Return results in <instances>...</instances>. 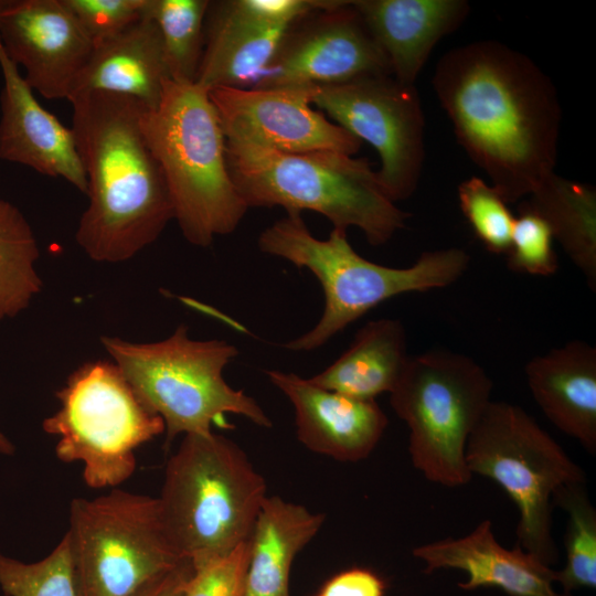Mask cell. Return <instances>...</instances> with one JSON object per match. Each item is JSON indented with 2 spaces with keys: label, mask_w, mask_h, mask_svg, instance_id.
Instances as JSON below:
<instances>
[{
  "label": "cell",
  "mask_w": 596,
  "mask_h": 596,
  "mask_svg": "<svg viewBox=\"0 0 596 596\" xmlns=\"http://www.w3.org/2000/svg\"><path fill=\"white\" fill-rule=\"evenodd\" d=\"M140 126L183 237L207 247L216 236L232 234L248 207L228 172L225 136L209 91L167 79L159 104L143 109Z\"/></svg>",
  "instance_id": "obj_5"
},
{
  "label": "cell",
  "mask_w": 596,
  "mask_h": 596,
  "mask_svg": "<svg viewBox=\"0 0 596 596\" xmlns=\"http://www.w3.org/2000/svg\"><path fill=\"white\" fill-rule=\"evenodd\" d=\"M525 376L546 418L595 455L596 348L570 341L530 360Z\"/></svg>",
  "instance_id": "obj_20"
},
{
  "label": "cell",
  "mask_w": 596,
  "mask_h": 596,
  "mask_svg": "<svg viewBox=\"0 0 596 596\" xmlns=\"http://www.w3.org/2000/svg\"><path fill=\"white\" fill-rule=\"evenodd\" d=\"M466 465L499 485L519 511L520 547L551 566L558 560L552 535V498L563 485L585 482L574 462L522 407L490 401L467 441Z\"/></svg>",
  "instance_id": "obj_9"
},
{
  "label": "cell",
  "mask_w": 596,
  "mask_h": 596,
  "mask_svg": "<svg viewBox=\"0 0 596 596\" xmlns=\"http://www.w3.org/2000/svg\"><path fill=\"white\" fill-rule=\"evenodd\" d=\"M93 43L109 39L141 19L147 0H63Z\"/></svg>",
  "instance_id": "obj_33"
},
{
  "label": "cell",
  "mask_w": 596,
  "mask_h": 596,
  "mask_svg": "<svg viewBox=\"0 0 596 596\" xmlns=\"http://www.w3.org/2000/svg\"><path fill=\"white\" fill-rule=\"evenodd\" d=\"M549 224L553 237L596 288V191L588 184L546 175L524 200Z\"/></svg>",
  "instance_id": "obj_25"
},
{
  "label": "cell",
  "mask_w": 596,
  "mask_h": 596,
  "mask_svg": "<svg viewBox=\"0 0 596 596\" xmlns=\"http://www.w3.org/2000/svg\"><path fill=\"white\" fill-rule=\"evenodd\" d=\"M386 584L375 572L364 567H352L330 577L320 587L317 596H384Z\"/></svg>",
  "instance_id": "obj_34"
},
{
  "label": "cell",
  "mask_w": 596,
  "mask_h": 596,
  "mask_svg": "<svg viewBox=\"0 0 596 596\" xmlns=\"http://www.w3.org/2000/svg\"><path fill=\"white\" fill-rule=\"evenodd\" d=\"M267 486L246 453L213 432L184 435L157 497L164 530L193 568L249 539Z\"/></svg>",
  "instance_id": "obj_6"
},
{
  "label": "cell",
  "mask_w": 596,
  "mask_h": 596,
  "mask_svg": "<svg viewBox=\"0 0 596 596\" xmlns=\"http://www.w3.org/2000/svg\"><path fill=\"white\" fill-rule=\"evenodd\" d=\"M40 256L33 230L22 212L0 199V322L30 306L42 290L35 263Z\"/></svg>",
  "instance_id": "obj_26"
},
{
  "label": "cell",
  "mask_w": 596,
  "mask_h": 596,
  "mask_svg": "<svg viewBox=\"0 0 596 596\" xmlns=\"http://www.w3.org/2000/svg\"><path fill=\"white\" fill-rule=\"evenodd\" d=\"M225 155L248 209L317 212L333 228H359L373 246L387 243L409 217L384 193L365 158L332 150L285 152L240 139H225Z\"/></svg>",
  "instance_id": "obj_3"
},
{
  "label": "cell",
  "mask_w": 596,
  "mask_h": 596,
  "mask_svg": "<svg viewBox=\"0 0 596 596\" xmlns=\"http://www.w3.org/2000/svg\"><path fill=\"white\" fill-rule=\"evenodd\" d=\"M0 588L6 596H79L67 534L38 562L0 553Z\"/></svg>",
  "instance_id": "obj_29"
},
{
  "label": "cell",
  "mask_w": 596,
  "mask_h": 596,
  "mask_svg": "<svg viewBox=\"0 0 596 596\" xmlns=\"http://www.w3.org/2000/svg\"><path fill=\"white\" fill-rule=\"evenodd\" d=\"M79 596H135L182 562L157 498L113 488L75 498L66 532Z\"/></svg>",
  "instance_id": "obj_11"
},
{
  "label": "cell",
  "mask_w": 596,
  "mask_h": 596,
  "mask_svg": "<svg viewBox=\"0 0 596 596\" xmlns=\"http://www.w3.org/2000/svg\"><path fill=\"white\" fill-rule=\"evenodd\" d=\"M192 573V564L189 561H184L169 573L146 586L135 596H184L185 587Z\"/></svg>",
  "instance_id": "obj_35"
},
{
  "label": "cell",
  "mask_w": 596,
  "mask_h": 596,
  "mask_svg": "<svg viewBox=\"0 0 596 596\" xmlns=\"http://www.w3.org/2000/svg\"><path fill=\"white\" fill-rule=\"evenodd\" d=\"M167 79L158 26L143 14L120 33L94 44L68 100L78 94L102 92L134 98L153 109Z\"/></svg>",
  "instance_id": "obj_22"
},
{
  "label": "cell",
  "mask_w": 596,
  "mask_h": 596,
  "mask_svg": "<svg viewBox=\"0 0 596 596\" xmlns=\"http://www.w3.org/2000/svg\"><path fill=\"white\" fill-rule=\"evenodd\" d=\"M387 58L391 74L415 85L435 45L470 12L465 0H351Z\"/></svg>",
  "instance_id": "obj_19"
},
{
  "label": "cell",
  "mask_w": 596,
  "mask_h": 596,
  "mask_svg": "<svg viewBox=\"0 0 596 596\" xmlns=\"http://www.w3.org/2000/svg\"><path fill=\"white\" fill-rule=\"evenodd\" d=\"M266 375L292 404L297 438L310 451L360 461L371 455L387 427L375 400L330 391L292 372L267 370Z\"/></svg>",
  "instance_id": "obj_16"
},
{
  "label": "cell",
  "mask_w": 596,
  "mask_h": 596,
  "mask_svg": "<svg viewBox=\"0 0 596 596\" xmlns=\"http://www.w3.org/2000/svg\"><path fill=\"white\" fill-rule=\"evenodd\" d=\"M209 4L210 0H147L145 14L158 26L169 79L195 83Z\"/></svg>",
  "instance_id": "obj_27"
},
{
  "label": "cell",
  "mask_w": 596,
  "mask_h": 596,
  "mask_svg": "<svg viewBox=\"0 0 596 596\" xmlns=\"http://www.w3.org/2000/svg\"><path fill=\"white\" fill-rule=\"evenodd\" d=\"M0 44L33 92L67 100L94 47L63 0H0Z\"/></svg>",
  "instance_id": "obj_15"
},
{
  "label": "cell",
  "mask_w": 596,
  "mask_h": 596,
  "mask_svg": "<svg viewBox=\"0 0 596 596\" xmlns=\"http://www.w3.org/2000/svg\"><path fill=\"white\" fill-rule=\"evenodd\" d=\"M553 505L568 515L564 545L565 566L555 572V582L563 592L571 594L578 588L596 587V509L593 505L585 482L563 485L554 492Z\"/></svg>",
  "instance_id": "obj_28"
},
{
  "label": "cell",
  "mask_w": 596,
  "mask_h": 596,
  "mask_svg": "<svg viewBox=\"0 0 596 596\" xmlns=\"http://www.w3.org/2000/svg\"><path fill=\"white\" fill-rule=\"evenodd\" d=\"M547 222L525 201L519 206L508 253L512 272L534 276H550L557 272V255Z\"/></svg>",
  "instance_id": "obj_31"
},
{
  "label": "cell",
  "mask_w": 596,
  "mask_h": 596,
  "mask_svg": "<svg viewBox=\"0 0 596 596\" xmlns=\"http://www.w3.org/2000/svg\"><path fill=\"white\" fill-rule=\"evenodd\" d=\"M313 86L213 88L225 139L285 152L332 150L355 155L362 141L311 106Z\"/></svg>",
  "instance_id": "obj_14"
},
{
  "label": "cell",
  "mask_w": 596,
  "mask_h": 596,
  "mask_svg": "<svg viewBox=\"0 0 596 596\" xmlns=\"http://www.w3.org/2000/svg\"><path fill=\"white\" fill-rule=\"evenodd\" d=\"M493 383L471 358L433 350L409 358L390 402L409 429L415 469L445 487L470 482L467 441L487 408Z\"/></svg>",
  "instance_id": "obj_10"
},
{
  "label": "cell",
  "mask_w": 596,
  "mask_h": 596,
  "mask_svg": "<svg viewBox=\"0 0 596 596\" xmlns=\"http://www.w3.org/2000/svg\"><path fill=\"white\" fill-rule=\"evenodd\" d=\"M461 212L476 237L492 254H507L515 217L491 184L471 177L458 185Z\"/></svg>",
  "instance_id": "obj_30"
},
{
  "label": "cell",
  "mask_w": 596,
  "mask_h": 596,
  "mask_svg": "<svg viewBox=\"0 0 596 596\" xmlns=\"http://www.w3.org/2000/svg\"><path fill=\"white\" fill-rule=\"evenodd\" d=\"M289 26L254 20L237 0L210 1L195 83L207 91L254 87Z\"/></svg>",
  "instance_id": "obj_21"
},
{
  "label": "cell",
  "mask_w": 596,
  "mask_h": 596,
  "mask_svg": "<svg viewBox=\"0 0 596 596\" xmlns=\"http://www.w3.org/2000/svg\"><path fill=\"white\" fill-rule=\"evenodd\" d=\"M370 74H391L386 56L351 0H332L286 30L254 87L320 86Z\"/></svg>",
  "instance_id": "obj_13"
},
{
  "label": "cell",
  "mask_w": 596,
  "mask_h": 596,
  "mask_svg": "<svg viewBox=\"0 0 596 596\" xmlns=\"http://www.w3.org/2000/svg\"><path fill=\"white\" fill-rule=\"evenodd\" d=\"M15 451L14 445L11 440L0 430V454L11 456Z\"/></svg>",
  "instance_id": "obj_36"
},
{
  "label": "cell",
  "mask_w": 596,
  "mask_h": 596,
  "mask_svg": "<svg viewBox=\"0 0 596 596\" xmlns=\"http://www.w3.org/2000/svg\"><path fill=\"white\" fill-rule=\"evenodd\" d=\"M0 68V159L62 178L86 194V174L72 128L42 107L1 44Z\"/></svg>",
  "instance_id": "obj_17"
},
{
  "label": "cell",
  "mask_w": 596,
  "mask_h": 596,
  "mask_svg": "<svg viewBox=\"0 0 596 596\" xmlns=\"http://www.w3.org/2000/svg\"><path fill=\"white\" fill-rule=\"evenodd\" d=\"M60 407L43 430L56 436V457L81 462L93 489L116 488L136 470V449L164 433L162 418L148 408L110 361L77 368L56 392Z\"/></svg>",
  "instance_id": "obj_8"
},
{
  "label": "cell",
  "mask_w": 596,
  "mask_h": 596,
  "mask_svg": "<svg viewBox=\"0 0 596 596\" xmlns=\"http://www.w3.org/2000/svg\"><path fill=\"white\" fill-rule=\"evenodd\" d=\"M326 515L278 496H267L249 542L244 596H290V572L298 553L317 535Z\"/></svg>",
  "instance_id": "obj_23"
},
{
  "label": "cell",
  "mask_w": 596,
  "mask_h": 596,
  "mask_svg": "<svg viewBox=\"0 0 596 596\" xmlns=\"http://www.w3.org/2000/svg\"><path fill=\"white\" fill-rule=\"evenodd\" d=\"M311 105L379 153L380 184L394 203L416 191L425 160V118L415 85L370 74L313 86Z\"/></svg>",
  "instance_id": "obj_12"
},
{
  "label": "cell",
  "mask_w": 596,
  "mask_h": 596,
  "mask_svg": "<svg viewBox=\"0 0 596 596\" xmlns=\"http://www.w3.org/2000/svg\"><path fill=\"white\" fill-rule=\"evenodd\" d=\"M413 555L425 564L427 574L441 568L466 572L468 579L458 584L464 590L498 587L510 596H572L555 590L556 571L551 566L519 545L502 546L488 519L465 536L416 546Z\"/></svg>",
  "instance_id": "obj_18"
},
{
  "label": "cell",
  "mask_w": 596,
  "mask_h": 596,
  "mask_svg": "<svg viewBox=\"0 0 596 596\" xmlns=\"http://www.w3.org/2000/svg\"><path fill=\"white\" fill-rule=\"evenodd\" d=\"M248 540L230 553L193 568L184 596H244Z\"/></svg>",
  "instance_id": "obj_32"
},
{
  "label": "cell",
  "mask_w": 596,
  "mask_h": 596,
  "mask_svg": "<svg viewBox=\"0 0 596 596\" xmlns=\"http://www.w3.org/2000/svg\"><path fill=\"white\" fill-rule=\"evenodd\" d=\"M406 332L397 319L366 322L329 366L308 377L320 387L361 400L391 393L408 364Z\"/></svg>",
  "instance_id": "obj_24"
},
{
  "label": "cell",
  "mask_w": 596,
  "mask_h": 596,
  "mask_svg": "<svg viewBox=\"0 0 596 596\" xmlns=\"http://www.w3.org/2000/svg\"><path fill=\"white\" fill-rule=\"evenodd\" d=\"M257 246L264 254L308 269L321 285L324 305L320 319L310 330L283 345L297 352L321 348L387 299L454 284L470 263L465 249L450 247L424 252L409 267L383 266L358 254L348 241L347 231L332 228L328 238L315 237L299 212H286L263 230Z\"/></svg>",
  "instance_id": "obj_4"
},
{
  "label": "cell",
  "mask_w": 596,
  "mask_h": 596,
  "mask_svg": "<svg viewBox=\"0 0 596 596\" xmlns=\"http://www.w3.org/2000/svg\"><path fill=\"white\" fill-rule=\"evenodd\" d=\"M100 342L143 404L162 418L166 449L179 435L228 428L226 415L245 417L259 427L273 425L255 398L225 381V366L238 355L225 340H194L180 324L156 342L106 336Z\"/></svg>",
  "instance_id": "obj_7"
},
{
  "label": "cell",
  "mask_w": 596,
  "mask_h": 596,
  "mask_svg": "<svg viewBox=\"0 0 596 596\" xmlns=\"http://www.w3.org/2000/svg\"><path fill=\"white\" fill-rule=\"evenodd\" d=\"M68 102L88 196L76 242L95 262H126L174 219L164 177L141 130L146 107L102 92L78 94Z\"/></svg>",
  "instance_id": "obj_2"
},
{
  "label": "cell",
  "mask_w": 596,
  "mask_h": 596,
  "mask_svg": "<svg viewBox=\"0 0 596 596\" xmlns=\"http://www.w3.org/2000/svg\"><path fill=\"white\" fill-rule=\"evenodd\" d=\"M432 83L458 142L507 203L554 172L561 106L530 57L494 40L475 41L446 52Z\"/></svg>",
  "instance_id": "obj_1"
}]
</instances>
